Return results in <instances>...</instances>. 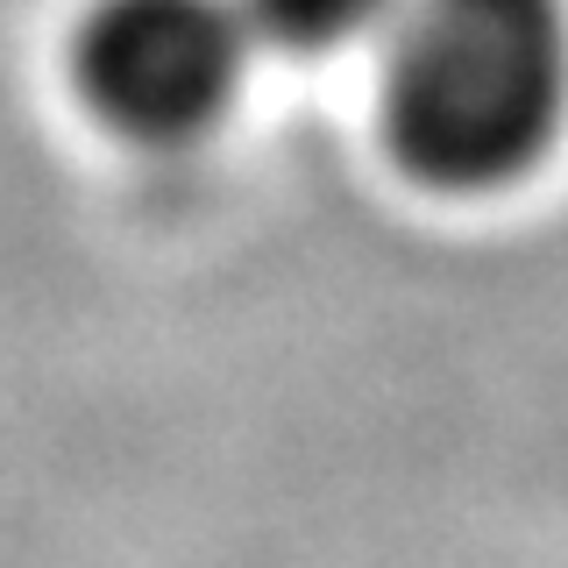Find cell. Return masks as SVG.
Returning a JSON list of instances; mask_svg holds the SVG:
<instances>
[{"label":"cell","instance_id":"1","mask_svg":"<svg viewBox=\"0 0 568 568\" xmlns=\"http://www.w3.org/2000/svg\"><path fill=\"white\" fill-rule=\"evenodd\" d=\"M384 129L426 185H505L568 114V0H398Z\"/></svg>","mask_w":568,"mask_h":568},{"label":"cell","instance_id":"2","mask_svg":"<svg viewBox=\"0 0 568 568\" xmlns=\"http://www.w3.org/2000/svg\"><path fill=\"white\" fill-rule=\"evenodd\" d=\"M248 50L242 0H100L79 29V79L114 129L178 142L227 114Z\"/></svg>","mask_w":568,"mask_h":568},{"label":"cell","instance_id":"3","mask_svg":"<svg viewBox=\"0 0 568 568\" xmlns=\"http://www.w3.org/2000/svg\"><path fill=\"white\" fill-rule=\"evenodd\" d=\"M242 8L256 36H277L292 50H334V43L384 29L398 14V0H242Z\"/></svg>","mask_w":568,"mask_h":568}]
</instances>
